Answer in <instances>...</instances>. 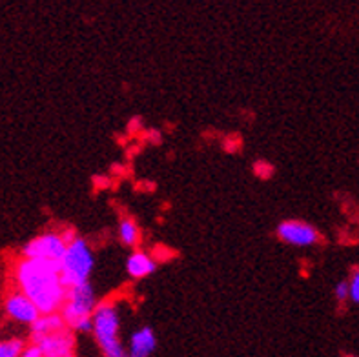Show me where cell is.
I'll return each instance as SVG.
<instances>
[{
    "instance_id": "18",
    "label": "cell",
    "mask_w": 359,
    "mask_h": 357,
    "mask_svg": "<svg viewBox=\"0 0 359 357\" xmlns=\"http://www.w3.org/2000/svg\"><path fill=\"white\" fill-rule=\"evenodd\" d=\"M60 236L64 237V241H66V243H69V241L75 239V237H77V234H75V230H73V228H68V230L62 231Z\"/></svg>"
},
{
    "instance_id": "17",
    "label": "cell",
    "mask_w": 359,
    "mask_h": 357,
    "mask_svg": "<svg viewBox=\"0 0 359 357\" xmlns=\"http://www.w3.org/2000/svg\"><path fill=\"white\" fill-rule=\"evenodd\" d=\"M22 356L24 357H44V356H42L41 346H39V344H36V343H32V344H29V346H24Z\"/></svg>"
},
{
    "instance_id": "12",
    "label": "cell",
    "mask_w": 359,
    "mask_h": 357,
    "mask_svg": "<svg viewBox=\"0 0 359 357\" xmlns=\"http://www.w3.org/2000/svg\"><path fill=\"white\" fill-rule=\"evenodd\" d=\"M118 239L121 243L126 244V246H137L139 241H141V230L137 227V222L132 219H124L118 224Z\"/></svg>"
},
{
    "instance_id": "7",
    "label": "cell",
    "mask_w": 359,
    "mask_h": 357,
    "mask_svg": "<svg viewBox=\"0 0 359 357\" xmlns=\"http://www.w3.org/2000/svg\"><path fill=\"white\" fill-rule=\"evenodd\" d=\"M35 343L41 346L44 357H72L75 353V335L69 328L53 332Z\"/></svg>"
},
{
    "instance_id": "8",
    "label": "cell",
    "mask_w": 359,
    "mask_h": 357,
    "mask_svg": "<svg viewBox=\"0 0 359 357\" xmlns=\"http://www.w3.org/2000/svg\"><path fill=\"white\" fill-rule=\"evenodd\" d=\"M6 314H8L13 321L22 323V325H32L36 317L41 316V310L35 307L32 299L27 297L22 292H15L6 299Z\"/></svg>"
},
{
    "instance_id": "13",
    "label": "cell",
    "mask_w": 359,
    "mask_h": 357,
    "mask_svg": "<svg viewBox=\"0 0 359 357\" xmlns=\"http://www.w3.org/2000/svg\"><path fill=\"white\" fill-rule=\"evenodd\" d=\"M24 346H26V344H24L22 339L0 341V357H18V356H22Z\"/></svg>"
},
{
    "instance_id": "2",
    "label": "cell",
    "mask_w": 359,
    "mask_h": 357,
    "mask_svg": "<svg viewBox=\"0 0 359 357\" xmlns=\"http://www.w3.org/2000/svg\"><path fill=\"white\" fill-rule=\"evenodd\" d=\"M95 290L90 285V281L81 285L69 286L66 292L60 314H62L66 326L73 332L88 334L93 325V308H95Z\"/></svg>"
},
{
    "instance_id": "11",
    "label": "cell",
    "mask_w": 359,
    "mask_h": 357,
    "mask_svg": "<svg viewBox=\"0 0 359 357\" xmlns=\"http://www.w3.org/2000/svg\"><path fill=\"white\" fill-rule=\"evenodd\" d=\"M157 268V261L144 252H133L126 261V271L132 279H144Z\"/></svg>"
},
{
    "instance_id": "9",
    "label": "cell",
    "mask_w": 359,
    "mask_h": 357,
    "mask_svg": "<svg viewBox=\"0 0 359 357\" xmlns=\"http://www.w3.org/2000/svg\"><path fill=\"white\" fill-rule=\"evenodd\" d=\"M64 328H68V326H66V321H64L60 310H57V312H50V314H41V316L36 317L35 321L29 325L32 343L42 339V337H46V335L53 334V332L64 330Z\"/></svg>"
},
{
    "instance_id": "16",
    "label": "cell",
    "mask_w": 359,
    "mask_h": 357,
    "mask_svg": "<svg viewBox=\"0 0 359 357\" xmlns=\"http://www.w3.org/2000/svg\"><path fill=\"white\" fill-rule=\"evenodd\" d=\"M351 297V286H348V281H341L339 285L336 286V299L345 303L346 299Z\"/></svg>"
},
{
    "instance_id": "3",
    "label": "cell",
    "mask_w": 359,
    "mask_h": 357,
    "mask_svg": "<svg viewBox=\"0 0 359 357\" xmlns=\"http://www.w3.org/2000/svg\"><path fill=\"white\" fill-rule=\"evenodd\" d=\"M93 325L91 332L95 335L97 344L100 346L106 357H123L124 346L118 339V328H121V319L114 304L99 303L93 308Z\"/></svg>"
},
{
    "instance_id": "15",
    "label": "cell",
    "mask_w": 359,
    "mask_h": 357,
    "mask_svg": "<svg viewBox=\"0 0 359 357\" xmlns=\"http://www.w3.org/2000/svg\"><path fill=\"white\" fill-rule=\"evenodd\" d=\"M348 286H351V301L359 304V268L352 274V279L348 281Z\"/></svg>"
},
{
    "instance_id": "6",
    "label": "cell",
    "mask_w": 359,
    "mask_h": 357,
    "mask_svg": "<svg viewBox=\"0 0 359 357\" xmlns=\"http://www.w3.org/2000/svg\"><path fill=\"white\" fill-rule=\"evenodd\" d=\"M278 237L292 246H312L319 241V234L305 221H285L278 227Z\"/></svg>"
},
{
    "instance_id": "1",
    "label": "cell",
    "mask_w": 359,
    "mask_h": 357,
    "mask_svg": "<svg viewBox=\"0 0 359 357\" xmlns=\"http://www.w3.org/2000/svg\"><path fill=\"white\" fill-rule=\"evenodd\" d=\"M18 288L32 299L41 314L57 312L66 299V285L60 279V261L24 257L15 270Z\"/></svg>"
},
{
    "instance_id": "4",
    "label": "cell",
    "mask_w": 359,
    "mask_h": 357,
    "mask_svg": "<svg viewBox=\"0 0 359 357\" xmlns=\"http://www.w3.org/2000/svg\"><path fill=\"white\" fill-rule=\"evenodd\" d=\"M93 264H95V259L86 241L81 237L69 241L60 259V279L66 288L86 283L93 271Z\"/></svg>"
},
{
    "instance_id": "5",
    "label": "cell",
    "mask_w": 359,
    "mask_h": 357,
    "mask_svg": "<svg viewBox=\"0 0 359 357\" xmlns=\"http://www.w3.org/2000/svg\"><path fill=\"white\" fill-rule=\"evenodd\" d=\"M68 243L64 241L60 234L55 231H48L42 236L35 237V239L27 241L22 248L24 257L29 259H50V261H60L66 252Z\"/></svg>"
},
{
    "instance_id": "10",
    "label": "cell",
    "mask_w": 359,
    "mask_h": 357,
    "mask_svg": "<svg viewBox=\"0 0 359 357\" xmlns=\"http://www.w3.org/2000/svg\"><path fill=\"white\" fill-rule=\"evenodd\" d=\"M157 349V337L150 326H142L130 339V356L148 357Z\"/></svg>"
},
{
    "instance_id": "14",
    "label": "cell",
    "mask_w": 359,
    "mask_h": 357,
    "mask_svg": "<svg viewBox=\"0 0 359 357\" xmlns=\"http://www.w3.org/2000/svg\"><path fill=\"white\" fill-rule=\"evenodd\" d=\"M254 173L259 179H270L273 175V166L270 163H266V161H257L254 164Z\"/></svg>"
}]
</instances>
